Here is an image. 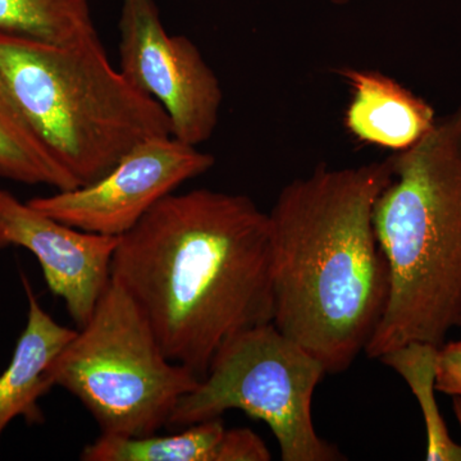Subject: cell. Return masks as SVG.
I'll return each instance as SVG.
<instances>
[{
  "instance_id": "d6986e66",
  "label": "cell",
  "mask_w": 461,
  "mask_h": 461,
  "mask_svg": "<svg viewBox=\"0 0 461 461\" xmlns=\"http://www.w3.org/2000/svg\"><path fill=\"white\" fill-rule=\"evenodd\" d=\"M456 327H461V312L459 317H457Z\"/></svg>"
},
{
  "instance_id": "8fae6325",
  "label": "cell",
  "mask_w": 461,
  "mask_h": 461,
  "mask_svg": "<svg viewBox=\"0 0 461 461\" xmlns=\"http://www.w3.org/2000/svg\"><path fill=\"white\" fill-rule=\"evenodd\" d=\"M339 75L353 90L345 126L359 140L402 151L435 126L429 103L390 76L350 67L339 69Z\"/></svg>"
},
{
  "instance_id": "6da1fadb",
  "label": "cell",
  "mask_w": 461,
  "mask_h": 461,
  "mask_svg": "<svg viewBox=\"0 0 461 461\" xmlns=\"http://www.w3.org/2000/svg\"><path fill=\"white\" fill-rule=\"evenodd\" d=\"M112 278L202 379L230 339L273 321L268 213L241 194H169L118 240Z\"/></svg>"
},
{
  "instance_id": "ac0fdd59",
  "label": "cell",
  "mask_w": 461,
  "mask_h": 461,
  "mask_svg": "<svg viewBox=\"0 0 461 461\" xmlns=\"http://www.w3.org/2000/svg\"><path fill=\"white\" fill-rule=\"evenodd\" d=\"M330 3L336 5H350V3L357 2V0H329Z\"/></svg>"
},
{
  "instance_id": "7c38bea8",
  "label": "cell",
  "mask_w": 461,
  "mask_h": 461,
  "mask_svg": "<svg viewBox=\"0 0 461 461\" xmlns=\"http://www.w3.org/2000/svg\"><path fill=\"white\" fill-rule=\"evenodd\" d=\"M29 311L11 363L0 375V438L9 424L23 418L30 426L44 423L39 402L53 388L48 371L77 330L58 323L38 302L32 285L21 275Z\"/></svg>"
},
{
  "instance_id": "5b68a950",
  "label": "cell",
  "mask_w": 461,
  "mask_h": 461,
  "mask_svg": "<svg viewBox=\"0 0 461 461\" xmlns=\"http://www.w3.org/2000/svg\"><path fill=\"white\" fill-rule=\"evenodd\" d=\"M48 377L83 403L102 435L126 437L168 426L181 397L200 381L167 357L141 309L113 278Z\"/></svg>"
},
{
  "instance_id": "4fadbf2b",
  "label": "cell",
  "mask_w": 461,
  "mask_h": 461,
  "mask_svg": "<svg viewBox=\"0 0 461 461\" xmlns=\"http://www.w3.org/2000/svg\"><path fill=\"white\" fill-rule=\"evenodd\" d=\"M438 346L409 342L379 357L408 384L423 412L429 461H461V445L455 442L435 396Z\"/></svg>"
},
{
  "instance_id": "7a4b0ae2",
  "label": "cell",
  "mask_w": 461,
  "mask_h": 461,
  "mask_svg": "<svg viewBox=\"0 0 461 461\" xmlns=\"http://www.w3.org/2000/svg\"><path fill=\"white\" fill-rule=\"evenodd\" d=\"M391 180V157L317 167L286 185L268 213L273 324L327 375L350 368L386 308L388 269L373 211Z\"/></svg>"
},
{
  "instance_id": "9a60e30c",
  "label": "cell",
  "mask_w": 461,
  "mask_h": 461,
  "mask_svg": "<svg viewBox=\"0 0 461 461\" xmlns=\"http://www.w3.org/2000/svg\"><path fill=\"white\" fill-rule=\"evenodd\" d=\"M0 178L47 185L57 191L76 189L77 182L62 168L35 133L0 93Z\"/></svg>"
},
{
  "instance_id": "e0dca14e",
  "label": "cell",
  "mask_w": 461,
  "mask_h": 461,
  "mask_svg": "<svg viewBox=\"0 0 461 461\" xmlns=\"http://www.w3.org/2000/svg\"><path fill=\"white\" fill-rule=\"evenodd\" d=\"M453 399L455 415H456V420L457 421H459V426L461 429V399L460 397H453Z\"/></svg>"
},
{
  "instance_id": "9c48e42d",
  "label": "cell",
  "mask_w": 461,
  "mask_h": 461,
  "mask_svg": "<svg viewBox=\"0 0 461 461\" xmlns=\"http://www.w3.org/2000/svg\"><path fill=\"white\" fill-rule=\"evenodd\" d=\"M118 240L59 222L0 186V250L23 248L33 254L50 293L65 302L78 329L112 280Z\"/></svg>"
},
{
  "instance_id": "ba28073f",
  "label": "cell",
  "mask_w": 461,
  "mask_h": 461,
  "mask_svg": "<svg viewBox=\"0 0 461 461\" xmlns=\"http://www.w3.org/2000/svg\"><path fill=\"white\" fill-rule=\"evenodd\" d=\"M214 165L213 154L173 136H159L132 149L93 184L27 202L74 229L121 238L160 200Z\"/></svg>"
},
{
  "instance_id": "3957f363",
  "label": "cell",
  "mask_w": 461,
  "mask_h": 461,
  "mask_svg": "<svg viewBox=\"0 0 461 461\" xmlns=\"http://www.w3.org/2000/svg\"><path fill=\"white\" fill-rule=\"evenodd\" d=\"M373 226L386 259V308L364 353L445 344L461 312V105L396 151Z\"/></svg>"
},
{
  "instance_id": "2e32d148",
  "label": "cell",
  "mask_w": 461,
  "mask_h": 461,
  "mask_svg": "<svg viewBox=\"0 0 461 461\" xmlns=\"http://www.w3.org/2000/svg\"><path fill=\"white\" fill-rule=\"evenodd\" d=\"M436 388L439 393L461 399V339L439 346Z\"/></svg>"
},
{
  "instance_id": "30bf717a",
  "label": "cell",
  "mask_w": 461,
  "mask_h": 461,
  "mask_svg": "<svg viewBox=\"0 0 461 461\" xmlns=\"http://www.w3.org/2000/svg\"><path fill=\"white\" fill-rule=\"evenodd\" d=\"M84 461H269L271 451L249 429H227L221 418L184 427L172 435H100L85 446Z\"/></svg>"
},
{
  "instance_id": "52a82bcc",
  "label": "cell",
  "mask_w": 461,
  "mask_h": 461,
  "mask_svg": "<svg viewBox=\"0 0 461 461\" xmlns=\"http://www.w3.org/2000/svg\"><path fill=\"white\" fill-rule=\"evenodd\" d=\"M118 32V69L165 109L173 138L193 147L208 141L220 121L223 91L199 48L167 32L154 0H122Z\"/></svg>"
},
{
  "instance_id": "5bb4252c",
  "label": "cell",
  "mask_w": 461,
  "mask_h": 461,
  "mask_svg": "<svg viewBox=\"0 0 461 461\" xmlns=\"http://www.w3.org/2000/svg\"><path fill=\"white\" fill-rule=\"evenodd\" d=\"M0 33L65 44L98 32L89 0H0Z\"/></svg>"
},
{
  "instance_id": "8992f818",
  "label": "cell",
  "mask_w": 461,
  "mask_h": 461,
  "mask_svg": "<svg viewBox=\"0 0 461 461\" xmlns=\"http://www.w3.org/2000/svg\"><path fill=\"white\" fill-rule=\"evenodd\" d=\"M326 375L323 364L273 321L253 327L218 350L167 427L181 429L238 409L267 423L284 461L344 460L335 445L321 438L312 417L315 388Z\"/></svg>"
},
{
  "instance_id": "277c9868",
  "label": "cell",
  "mask_w": 461,
  "mask_h": 461,
  "mask_svg": "<svg viewBox=\"0 0 461 461\" xmlns=\"http://www.w3.org/2000/svg\"><path fill=\"white\" fill-rule=\"evenodd\" d=\"M0 93L78 186L172 136L165 109L111 65L98 33L65 44L0 33Z\"/></svg>"
}]
</instances>
